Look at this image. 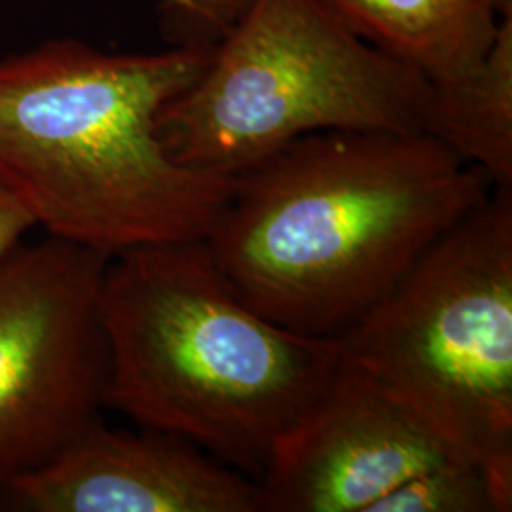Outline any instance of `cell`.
I'll return each instance as SVG.
<instances>
[{
	"mask_svg": "<svg viewBox=\"0 0 512 512\" xmlns=\"http://www.w3.org/2000/svg\"><path fill=\"white\" fill-rule=\"evenodd\" d=\"M211 50L105 54L59 40L0 61V177L37 226L109 256L209 236L232 175L177 164L156 120Z\"/></svg>",
	"mask_w": 512,
	"mask_h": 512,
	"instance_id": "7a4b0ae2",
	"label": "cell"
},
{
	"mask_svg": "<svg viewBox=\"0 0 512 512\" xmlns=\"http://www.w3.org/2000/svg\"><path fill=\"white\" fill-rule=\"evenodd\" d=\"M351 33L429 82L463 73L494 42L499 18L482 0H321Z\"/></svg>",
	"mask_w": 512,
	"mask_h": 512,
	"instance_id": "9c48e42d",
	"label": "cell"
},
{
	"mask_svg": "<svg viewBox=\"0 0 512 512\" xmlns=\"http://www.w3.org/2000/svg\"><path fill=\"white\" fill-rule=\"evenodd\" d=\"M486 6H490L497 16H503L512 10V0H482Z\"/></svg>",
	"mask_w": 512,
	"mask_h": 512,
	"instance_id": "5bb4252c",
	"label": "cell"
},
{
	"mask_svg": "<svg viewBox=\"0 0 512 512\" xmlns=\"http://www.w3.org/2000/svg\"><path fill=\"white\" fill-rule=\"evenodd\" d=\"M2 511L264 512L260 484L188 440L92 421L50 463L0 490Z\"/></svg>",
	"mask_w": 512,
	"mask_h": 512,
	"instance_id": "ba28073f",
	"label": "cell"
},
{
	"mask_svg": "<svg viewBox=\"0 0 512 512\" xmlns=\"http://www.w3.org/2000/svg\"><path fill=\"white\" fill-rule=\"evenodd\" d=\"M452 459L461 458L344 355L258 484L264 512H372L408 478Z\"/></svg>",
	"mask_w": 512,
	"mask_h": 512,
	"instance_id": "52a82bcc",
	"label": "cell"
},
{
	"mask_svg": "<svg viewBox=\"0 0 512 512\" xmlns=\"http://www.w3.org/2000/svg\"><path fill=\"white\" fill-rule=\"evenodd\" d=\"M429 80L321 0H253L156 131L177 164L236 175L321 131H421Z\"/></svg>",
	"mask_w": 512,
	"mask_h": 512,
	"instance_id": "5b68a950",
	"label": "cell"
},
{
	"mask_svg": "<svg viewBox=\"0 0 512 512\" xmlns=\"http://www.w3.org/2000/svg\"><path fill=\"white\" fill-rule=\"evenodd\" d=\"M181 31V44H215L253 0H150Z\"/></svg>",
	"mask_w": 512,
	"mask_h": 512,
	"instance_id": "7c38bea8",
	"label": "cell"
},
{
	"mask_svg": "<svg viewBox=\"0 0 512 512\" xmlns=\"http://www.w3.org/2000/svg\"><path fill=\"white\" fill-rule=\"evenodd\" d=\"M492 190L421 131H321L232 175L205 243L266 319L338 338Z\"/></svg>",
	"mask_w": 512,
	"mask_h": 512,
	"instance_id": "6da1fadb",
	"label": "cell"
},
{
	"mask_svg": "<svg viewBox=\"0 0 512 512\" xmlns=\"http://www.w3.org/2000/svg\"><path fill=\"white\" fill-rule=\"evenodd\" d=\"M35 226L37 222L16 190L0 177V256L18 247L23 236Z\"/></svg>",
	"mask_w": 512,
	"mask_h": 512,
	"instance_id": "4fadbf2b",
	"label": "cell"
},
{
	"mask_svg": "<svg viewBox=\"0 0 512 512\" xmlns=\"http://www.w3.org/2000/svg\"><path fill=\"white\" fill-rule=\"evenodd\" d=\"M338 340L511 511L512 186H494Z\"/></svg>",
	"mask_w": 512,
	"mask_h": 512,
	"instance_id": "277c9868",
	"label": "cell"
},
{
	"mask_svg": "<svg viewBox=\"0 0 512 512\" xmlns=\"http://www.w3.org/2000/svg\"><path fill=\"white\" fill-rule=\"evenodd\" d=\"M109 260L52 236L0 256V490L50 463L107 406Z\"/></svg>",
	"mask_w": 512,
	"mask_h": 512,
	"instance_id": "8992f818",
	"label": "cell"
},
{
	"mask_svg": "<svg viewBox=\"0 0 512 512\" xmlns=\"http://www.w3.org/2000/svg\"><path fill=\"white\" fill-rule=\"evenodd\" d=\"M99 304L107 406L256 482L344 361L338 338L279 327L251 308L205 239L110 256Z\"/></svg>",
	"mask_w": 512,
	"mask_h": 512,
	"instance_id": "3957f363",
	"label": "cell"
},
{
	"mask_svg": "<svg viewBox=\"0 0 512 512\" xmlns=\"http://www.w3.org/2000/svg\"><path fill=\"white\" fill-rule=\"evenodd\" d=\"M421 133L494 186H512V10L499 18L490 50L475 65L429 82Z\"/></svg>",
	"mask_w": 512,
	"mask_h": 512,
	"instance_id": "30bf717a",
	"label": "cell"
},
{
	"mask_svg": "<svg viewBox=\"0 0 512 512\" xmlns=\"http://www.w3.org/2000/svg\"><path fill=\"white\" fill-rule=\"evenodd\" d=\"M372 512H505L494 486L475 463L452 459L408 478Z\"/></svg>",
	"mask_w": 512,
	"mask_h": 512,
	"instance_id": "8fae6325",
	"label": "cell"
}]
</instances>
